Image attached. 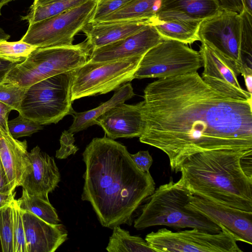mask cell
I'll use <instances>...</instances> for the list:
<instances>
[{
    "instance_id": "obj_1",
    "label": "cell",
    "mask_w": 252,
    "mask_h": 252,
    "mask_svg": "<svg viewBox=\"0 0 252 252\" xmlns=\"http://www.w3.org/2000/svg\"><path fill=\"white\" fill-rule=\"evenodd\" d=\"M143 98L139 141L163 152L175 173L195 153L252 151V98L221 93L197 72L158 79L146 87Z\"/></svg>"
},
{
    "instance_id": "obj_2",
    "label": "cell",
    "mask_w": 252,
    "mask_h": 252,
    "mask_svg": "<svg viewBox=\"0 0 252 252\" xmlns=\"http://www.w3.org/2000/svg\"><path fill=\"white\" fill-rule=\"evenodd\" d=\"M83 160L81 199L90 203L102 226L130 225L134 212L155 189L150 171L140 170L126 147L106 135L93 139Z\"/></svg>"
},
{
    "instance_id": "obj_3",
    "label": "cell",
    "mask_w": 252,
    "mask_h": 252,
    "mask_svg": "<svg viewBox=\"0 0 252 252\" xmlns=\"http://www.w3.org/2000/svg\"><path fill=\"white\" fill-rule=\"evenodd\" d=\"M252 151L218 150L190 156L181 181L194 195L252 212Z\"/></svg>"
},
{
    "instance_id": "obj_4",
    "label": "cell",
    "mask_w": 252,
    "mask_h": 252,
    "mask_svg": "<svg viewBox=\"0 0 252 252\" xmlns=\"http://www.w3.org/2000/svg\"><path fill=\"white\" fill-rule=\"evenodd\" d=\"M193 194L179 179L160 185L148 196L134 220L138 230L165 225L174 228H197L210 232L221 230L220 224L189 206Z\"/></svg>"
},
{
    "instance_id": "obj_5",
    "label": "cell",
    "mask_w": 252,
    "mask_h": 252,
    "mask_svg": "<svg viewBox=\"0 0 252 252\" xmlns=\"http://www.w3.org/2000/svg\"><path fill=\"white\" fill-rule=\"evenodd\" d=\"M198 36L234 62L239 72L245 63L252 67V14L222 10L201 22Z\"/></svg>"
},
{
    "instance_id": "obj_6",
    "label": "cell",
    "mask_w": 252,
    "mask_h": 252,
    "mask_svg": "<svg viewBox=\"0 0 252 252\" xmlns=\"http://www.w3.org/2000/svg\"><path fill=\"white\" fill-rule=\"evenodd\" d=\"M92 49L86 41L69 46L37 48L23 62L15 64L4 82L24 88L85 64Z\"/></svg>"
},
{
    "instance_id": "obj_7",
    "label": "cell",
    "mask_w": 252,
    "mask_h": 252,
    "mask_svg": "<svg viewBox=\"0 0 252 252\" xmlns=\"http://www.w3.org/2000/svg\"><path fill=\"white\" fill-rule=\"evenodd\" d=\"M72 70L37 82L27 88L18 111L41 125L57 124L75 112L72 107Z\"/></svg>"
},
{
    "instance_id": "obj_8",
    "label": "cell",
    "mask_w": 252,
    "mask_h": 252,
    "mask_svg": "<svg viewBox=\"0 0 252 252\" xmlns=\"http://www.w3.org/2000/svg\"><path fill=\"white\" fill-rule=\"evenodd\" d=\"M143 57L103 62L87 61L72 70L71 99L105 94L132 81Z\"/></svg>"
},
{
    "instance_id": "obj_9",
    "label": "cell",
    "mask_w": 252,
    "mask_h": 252,
    "mask_svg": "<svg viewBox=\"0 0 252 252\" xmlns=\"http://www.w3.org/2000/svg\"><path fill=\"white\" fill-rule=\"evenodd\" d=\"M213 233L197 228L176 232L165 228L148 234L145 240L156 252H242L238 238L220 224Z\"/></svg>"
},
{
    "instance_id": "obj_10",
    "label": "cell",
    "mask_w": 252,
    "mask_h": 252,
    "mask_svg": "<svg viewBox=\"0 0 252 252\" xmlns=\"http://www.w3.org/2000/svg\"><path fill=\"white\" fill-rule=\"evenodd\" d=\"M202 67L199 51L183 42L164 39L143 56L133 79L166 78L195 73Z\"/></svg>"
},
{
    "instance_id": "obj_11",
    "label": "cell",
    "mask_w": 252,
    "mask_h": 252,
    "mask_svg": "<svg viewBox=\"0 0 252 252\" xmlns=\"http://www.w3.org/2000/svg\"><path fill=\"white\" fill-rule=\"evenodd\" d=\"M97 1L88 0L62 13L30 24L21 40L37 48L71 45L75 35L91 21Z\"/></svg>"
},
{
    "instance_id": "obj_12",
    "label": "cell",
    "mask_w": 252,
    "mask_h": 252,
    "mask_svg": "<svg viewBox=\"0 0 252 252\" xmlns=\"http://www.w3.org/2000/svg\"><path fill=\"white\" fill-rule=\"evenodd\" d=\"M199 52L204 68L201 77L207 84L230 96L252 98V94L241 87L238 80L240 72L234 62L203 42Z\"/></svg>"
},
{
    "instance_id": "obj_13",
    "label": "cell",
    "mask_w": 252,
    "mask_h": 252,
    "mask_svg": "<svg viewBox=\"0 0 252 252\" xmlns=\"http://www.w3.org/2000/svg\"><path fill=\"white\" fill-rule=\"evenodd\" d=\"M189 206L218 224H222L239 241L252 244V212L235 209L193 194Z\"/></svg>"
},
{
    "instance_id": "obj_14",
    "label": "cell",
    "mask_w": 252,
    "mask_h": 252,
    "mask_svg": "<svg viewBox=\"0 0 252 252\" xmlns=\"http://www.w3.org/2000/svg\"><path fill=\"white\" fill-rule=\"evenodd\" d=\"M30 164L20 186L28 193L49 200L48 194L58 187L61 175L54 158L36 146L29 152Z\"/></svg>"
},
{
    "instance_id": "obj_15",
    "label": "cell",
    "mask_w": 252,
    "mask_h": 252,
    "mask_svg": "<svg viewBox=\"0 0 252 252\" xmlns=\"http://www.w3.org/2000/svg\"><path fill=\"white\" fill-rule=\"evenodd\" d=\"M163 39L155 26L151 25L125 38L93 50L88 61L103 62L143 57Z\"/></svg>"
},
{
    "instance_id": "obj_16",
    "label": "cell",
    "mask_w": 252,
    "mask_h": 252,
    "mask_svg": "<svg viewBox=\"0 0 252 252\" xmlns=\"http://www.w3.org/2000/svg\"><path fill=\"white\" fill-rule=\"evenodd\" d=\"M144 100L136 104H119L95 121L112 139L140 137L145 126Z\"/></svg>"
},
{
    "instance_id": "obj_17",
    "label": "cell",
    "mask_w": 252,
    "mask_h": 252,
    "mask_svg": "<svg viewBox=\"0 0 252 252\" xmlns=\"http://www.w3.org/2000/svg\"><path fill=\"white\" fill-rule=\"evenodd\" d=\"M21 212L27 252H54L68 239L62 224H51L30 212Z\"/></svg>"
},
{
    "instance_id": "obj_18",
    "label": "cell",
    "mask_w": 252,
    "mask_h": 252,
    "mask_svg": "<svg viewBox=\"0 0 252 252\" xmlns=\"http://www.w3.org/2000/svg\"><path fill=\"white\" fill-rule=\"evenodd\" d=\"M222 10L218 0H161L155 20L201 23Z\"/></svg>"
},
{
    "instance_id": "obj_19",
    "label": "cell",
    "mask_w": 252,
    "mask_h": 252,
    "mask_svg": "<svg viewBox=\"0 0 252 252\" xmlns=\"http://www.w3.org/2000/svg\"><path fill=\"white\" fill-rule=\"evenodd\" d=\"M151 25H153V22L148 20L90 22L82 31L92 51L125 38Z\"/></svg>"
},
{
    "instance_id": "obj_20",
    "label": "cell",
    "mask_w": 252,
    "mask_h": 252,
    "mask_svg": "<svg viewBox=\"0 0 252 252\" xmlns=\"http://www.w3.org/2000/svg\"><path fill=\"white\" fill-rule=\"evenodd\" d=\"M27 148L26 140H18L12 136L9 131L0 128V160L11 191L14 192L20 186L30 164Z\"/></svg>"
},
{
    "instance_id": "obj_21",
    "label": "cell",
    "mask_w": 252,
    "mask_h": 252,
    "mask_svg": "<svg viewBox=\"0 0 252 252\" xmlns=\"http://www.w3.org/2000/svg\"><path fill=\"white\" fill-rule=\"evenodd\" d=\"M135 95L130 83L124 84L116 90L112 97L108 101L93 109L72 115L73 121L69 132L74 133L95 125L96 119L119 104L124 103Z\"/></svg>"
},
{
    "instance_id": "obj_22",
    "label": "cell",
    "mask_w": 252,
    "mask_h": 252,
    "mask_svg": "<svg viewBox=\"0 0 252 252\" xmlns=\"http://www.w3.org/2000/svg\"><path fill=\"white\" fill-rule=\"evenodd\" d=\"M161 0H131L120 8L98 21L122 20H148L153 22Z\"/></svg>"
},
{
    "instance_id": "obj_23",
    "label": "cell",
    "mask_w": 252,
    "mask_h": 252,
    "mask_svg": "<svg viewBox=\"0 0 252 252\" xmlns=\"http://www.w3.org/2000/svg\"><path fill=\"white\" fill-rule=\"evenodd\" d=\"M88 0H34L28 13L21 17L29 25L38 22L76 7Z\"/></svg>"
},
{
    "instance_id": "obj_24",
    "label": "cell",
    "mask_w": 252,
    "mask_h": 252,
    "mask_svg": "<svg viewBox=\"0 0 252 252\" xmlns=\"http://www.w3.org/2000/svg\"><path fill=\"white\" fill-rule=\"evenodd\" d=\"M200 24L179 20L153 22V25L164 39L176 40L186 44L199 41L198 31Z\"/></svg>"
},
{
    "instance_id": "obj_25",
    "label": "cell",
    "mask_w": 252,
    "mask_h": 252,
    "mask_svg": "<svg viewBox=\"0 0 252 252\" xmlns=\"http://www.w3.org/2000/svg\"><path fill=\"white\" fill-rule=\"evenodd\" d=\"M106 250L108 252H154L145 240L139 236L131 235L120 225L113 228Z\"/></svg>"
},
{
    "instance_id": "obj_26",
    "label": "cell",
    "mask_w": 252,
    "mask_h": 252,
    "mask_svg": "<svg viewBox=\"0 0 252 252\" xmlns=\"http://www.w3.org/2000/svg\"><path fill=\"white\" fill-rule=\"evenodd\" d=\"M16 201L21 210L30 212L48 223L57 224L61 222L49 200L31 194L22 189V195Z\"/></svg>"
},
{
    "instance_id": "obj_27",
    "label": "cell",
    "mask_w": 252,
    "mask_h": 252,
    "mask_svg": "<svg viewBox=\"0 0 252 252\" xmlns=\"http://www.w3.org/2000/svg\"><path fill=\"white\" fill-rule=\"evenodd\" d=\"M37 47L20 40L9 42L0 40V59L15 63L24 61Z\"/></svg>"
},
{
    "instance_id": "obj_28",
    "label": "cell",
    "mask_w": 252,
    "mask_h": 252,
    "mask_svg": "<svg viewBox=\"0 0 252 252\" xmlns=\"http://www.w3.org/2000/svg\"><path fill=\"white\" fill-rule=\"evenodd\" d=\"M0 242L2 252H13L11 204L0 209Z\"/></svg>"
},
{
    "instance_id": "obj_29",
    "label": "cell",
    "mask_w": 252,
    "mask_h": 252,
    "mask_svg": "<svg viewBox=\"0 0 252 252\" xmlns=\"http://www.w3.org/2000/svg\"><path fill=\"white\" fill-rule=\"evenodd\" d=\"M11 207L13 221V252H27L22 212L16 200H13L11 204Z\"/></svg>"
},
{
    "instance_id": "obj_30",
    "label": "cell",
    "mask_w": 252,
    "mask_h": 252,
    "mask_svg": "<svg viewBox=\"0 0 252 252\" xmlns=\"http://www.w3.org/2000/svg\"><path fill=\"white\" fill-rule=\"evenodd\" d=\"M26 89L16 84L3 81L0 84V101L9 106L12 110L18 111Z\"/></svg>"
},
{
    "instance_id": "obj_31",
    "label": "cell",
    "mask_w": 252,
    "mask_h": 252,
    "mask_svg": "<svg viewBox=\"0 0 252 252\" xmlns=\"http://www.w3.org/2000/svg\"><path fill=\"white\" fill-rule=\"evenodd\" d=\"M7 124L10 133L16 139L30 136L43 128L42 125L20 114L16 118L8 121Z\"/></svg>"
},
{
    "instance_id": "obj_32",
    "label": "cell",
    "mask_w": 252,
    "mask_h": 252,
    "mask_svg": "<svg viewBox=\"0 0 252 252\" xmlns=\"http://www.w3.org/2000/svg\"><path fill=\"white\" fill-rule=\"evenodd\" d=\"M131 0H101L97 5L91 22H96L110 14L125 5Z\"/></svg>"
},
{
    "instance_id": "obj_33",
    "label": "cell",
    "mask_w": 252,
    "mask_h": 252,
    "mask_svg": "<svg viewBox=\"0 0 252 252\" xmlns=\"http://www.w3.org/2000/svg\"><path fill=\"white\" fill-rule=\"evenodd\" d=\"M130 157L137 167L143 172H149L153 159L148 151H140Z\"/></svg>"
},
{
    "instance_id": "obj_34",
    "label": "cell",
    "mask_w": 252,
    "mask_h": 252,
    "mask_svg": "<svg viewBox=\"0 0 252 252\" xmlns=\"http://www.w3.org/2000/svg\"><path fill=\"white\" fill-rule=\"evenodd\" d=\"M223 10L241 13L244 10L242 0H218Z\"/></svg>"
},
{
    "instance_id": "obj_35",
    "label": "cell",
    "mask_w": 252,
    "mask_h": 252,
    "mask_svg": "<svg viewBox=\"0 0 252 252\" xmlns=\"http://www.w3.org/2000/svg\"><path fill=\"white\" fill-rule=\"evenodd\" d=\"M12 109L7 105L0 101V128L9 131L8 128V118Z\"/></svg>"
},
{
    "instance_id": "obj_36",
    "label": "cell",
    "mask_w": 252,
    "mask_h": 252,
    "mask_svg": "<svg viewBox=\"0 0 252 252\" xmlns=\"http://www.w3.org/2000/svg\"><path fill=\"white\" fill-rule=\"evenodd\" d=\"M240 73L243 76L247 91L252 94V67L245 63Z\"/></svg>"
},
{
    "instance_id": "obj_37",
    "label": "cell",
    "mask_w": 252,
    "mask_h": 252,
    "mask_svg": "<svg viewBox=\"0 0 252 252\" xmlns=\"http://www.w3.org/2000/svg\"><path fill=\"white\" fill-rule=\"evenodd\" d=\"M78 150V148L74 144L61 147L56 151V158L58 159H65L71 155H74Z\"/></svg>"
},
{
    "instance_id": "obj_38",
    "label": "cell",
    "mask_w": 252,
    "mask_h": 252,
    "mask_svg": "<svg viewBox=\"0 0 252 252\" xmlns=\"http://www.w3.org/2000/svg\"><path fill=\"white\" fill-rule=\"evenodd\" d=\"M9 191H11L9 189L7 176L0 160V192H6Z\"/></svg>"
},
{
    "instance_id": "obj_39",
    "label": "cell",
    "mask_w": 252,
    "mask_h": 252,
    "mask_svg": "<svg viewBox=\"0 0 252 252\" xmlns=\"http://www.w3.org/2000/svg\"><path fill=\"white\" fill-rule=\"evenodd\" d=\"M15 64L0 59V84L4 81L7 73Z\"/></svg>"
},
{
    "instance_id": "obj_40",
    "label": "cell",
    "mask_w": 252,
    "mask_h": 252,
    "mask_svg": "<svg viewBox=\"0 0 252 252\" xmlns=\"http://www.w3.org/2000/svg\"><path fill=\"white\" fill-rule=\"evenodd\" d=\"M14 199V192H0V209L11 205Z\"/></svg>"
},
{
    "instance_id": "obj_41",
    "label": "cell",
    "mask_w": 252,
    "mask_h": 252,
    "mask_svg": "<svg viewBox=\"0 0 252 252\" xmlns=\"http://www.w3.org/2000/svg\"><path fill=\"white\" fill-rule=\"evenodd\" d=\"M75 141L73 133L68 131H64L61 136L60 142L61 147H64L71 144H73Z\"/></svg>"
},
{
    "instance_id": "obj_42",
    "label": "cell",
    "mask_w": 252,
    "mask_h": 252,
    "mask_svg": "<svg viewBox=\"0 0 252 252\" xmlns=\"http://www.w3.org/2000/svg\"><path fill=\"white\" fill-rule=\"evenodd\" d=\"M244 10L252 14V0H242Z\"/></svg>"
},
{
    "instance_id": "obj_43",
    "label": "cell",
    "mask_w": 252,
    "mask_h": 252,
    "mask_svg": "<svg viewBox=\"0 0 252 252\" xmlns=\"http://www.w3.org/2000/svg\"><path fill=\"white\" fill-rule=\"evenodd\" d=\"M10 37V35L0 27V40H7Z\"/></svg>"
},
{
    "instance_id": "obj_44",
    "label": "cell",
    "mask_w": 252,
    "mask_h": 252,
    "mask_svg": "<svg viewBox=\"0 0 252 252\" xmlns=\"http://www.w3.org/2000/svg\"><path fill=\"white\" fill-rule=\"evenodd\" d=\"M10 1V0H0V16L1 15V10L2 7Z\"/></svg>"
},
{
    "instance_id": "obj_45",
    "label": "cell",
    "mask_w": 252,
    "mask_h": 252,
    "mask_svg": "<svg viewBox=\"0 0 252 252\" xmlns=\"http://www.w3.org/2000/svg\"><path fill=\"white\" fill-rule=\"evenodd\" d=\"M97 0L98 1H100V0Z\"/></svg>"
},
{
    "instance_id": "obj_46",
    "label": "cell",
    "mask_w": 252,
    "mask_h": 252,
    "mask_svg": "<svg viewBox=\"0 0 252 252\" xmlns=\"http://www.w3.org/2000/svg\"><path fill=\"white\" fill-rule=\"evenodd\" d=\"M10 0L11 1V0Z\"/></svg>"
}]
</instances>
